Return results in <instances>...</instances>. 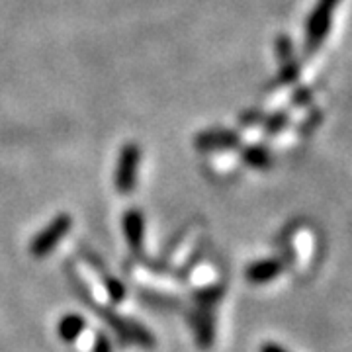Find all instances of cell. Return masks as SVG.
Wrapping results in <instances>:
<instances>
[{
	"label": "cell",
	"instance_id": "obj_5",
	"mask_svg": "<svg viewBox=\"0 0 352 352\" xmlns=\"http://www.w3.org/2000/svg\"><path fill=\"white\" fill-rule=\"evenodd\" d=\"M286 268V263L282 258H263L254 261L245 268V278L252 286H264L276 280Z\"/></svg>",
	"mask_w": 352,
	"mask_h": 352
},
{
	"label": "cell",
	"instance_id": "obj_3",
	"mask_svg": "<svg viewBox=\"0 0 352 352\" xmlns=\"http://www.w3.org/2000/svg\"><path fill=\"white\" fill-rule=\"evenodd\" d=\"M339 0H319L307 20V50L314 53L327 38L331 30V14Z\"/></svg>",
	"mask_w": 352,
	"mask_h": 352
},
{
	"label": "cell",
	"instance_id": "obj_13",
	"mask_svg": "<svg viewBox=\"0 0 352 352\" xmlns=\"http://www.w3.org/2000/svg\"><path fill=\"white\" fill-rule=\"evenodd\" d=\"M276 47H278V57H280V61H282V63H286V61H292V59H294L292 41H289L286 36H280V38H278Z\"/></svg>",
	"mask_w": 352,
	"mask_h": 352
},
{
	"label": "cell",
	"instance_id": "obj_7",
	"mask_svg": "<svg viewBox=\"0 0 352 352\" xmlns=\"http://www.w3.org/2000/svg\"><path fill=\"white\" fill-rule=\"evenodd\" d=\"M194 335L198 340V346L201 351H208L214 346L215 329H214V314L212 307H201L194 319Z\"/></svg>",
	"mask_w": 352,
	"mask_h": 352
},
{
	"label": "cell",
	"instance_id": "obj_9",
	"mask_svg": "<svg viewBox=\"0 0 352 352\" xmlns=\"http://www.w3.org/2000/svg\"><path fill=\"white\" fill-rule=\"evenodd\" d=\"M243 163L249 164L251 168H268L272 163V155L264 145H249L243 151Z\"/></svg>",
	"mask_w": 352,
	"mask_h": 352
},
{
	"label": "cell",
	"instance_id": "obj_2",
	"mask_svg": "<svg viewBox=\"0 0 352 352\" xmlns=\"http://www.w3.org/2000/svg\"><path fill=\"white\" fill-rule=\"evenodd\" d=\"M73 227V217L69 214H59L51 219L47 226L39 231L38 235L30 243V254L34 258H45L51 252L55 251V247L65 239V235L71 231Z\"/></svg>",
	"mask_w": 352,
	"mask_h": 352
},
{
	"label": "cell",
	"instance_id": "obj_11",
	"mask_svg": "<svg viewBox=\"0 0 352 352\" xmlns=\"http://www.w3.org/2000/svg\"><path fill=\"white\" fill-rule=\"evenodd\" d=\"M286 126H288V113L276 112V113H272V116H268V118L264 120L263 127L268 135H276V133H280V131H282Z\"/></svg>",
	"mask_w": 352,
	"mask_h": 352
},
{
	"label": "cell",
	"instance_id": "obj_14",
	"mask_svg": "<svg viewBox=\"0 0 352 352\" xmlns=\"http://www.w3.org/2000/svg\"><path fill=\"white\" fill-rule=\"evenodd\" d=\"M94 352H113L112 342H110V339H108L104 333H98V335H96V340H94Z\"/></svg>",
	"mask_w": 352,
	"mask_h": 352
},
{
	"label": "cell",
	"instance_id": "obj_10",
	"mask_svg": "<svg viewBox=\"0 0 352 352\" xmlns=\"http://www.w3.org/2000/svg\"><path fill=\"white\" fill-rule=\"evenodd\" d=\"M104 288L108 292V296H110V300L113 303H122L124 302V298H126V286L118 280V278L108 276L106 272H104Z\"/></svg>",
	"mask_w": 352,
	"mask_h": 352
},
{
	"label": "cell",
	"instance_id": "obj_1",
	"mask_svg": "<svg viewBox=\"0 0 352 352\" xmlns=\"http://www.w3.org/2000/svg\"><path fill=\"white\" fill-rule=\"evenodd\" d=\"M139 163H141V149L138 143H126L120 151L118 163H116V173H113V186L116 192L127 196L138 186Z\"/></svg>",
	"mask_w": 352,
	"mask_h": 352
},
{
	"label": "cell",
	"instance_id": "obj_16",
	"mask_svg": "<svg viewBox=\"0 0 352 352\" xmlns=\"http://www.w3.org/2000/svg\"><path fill=\"white\" fill-rule=\"evenodd\" d=\"M258 352H288L282 344H278V342H272V340H268V342H264L263 346H261V351Z\"/></svg>",
	"mask_w": 352,
	"mask_h": 352
},
{
	"label": "cell",
	"instance_id": "obj_8",
	"mask_svg": "<svg viewBox=\"0 0 352 352\" xmlns=\"http://www.w3.org/2000/svg\"><path fill=\"white\" fill-rule=\"evenodd\" d=\"M87 329V319L80 314H67L59 319L57 335L63 342H75Z\"/></svg>",
	"mask_w": 352,
	"mask_h": 352
},
{
	"label": "cell",
	"instance_id": "obj_12",
	"mask_svg": "<svg viewBox=\"0 0 352 352\" xmlns=\"http://www.w3.org/2000/svg\"><path fill=\"white\" fill-rule=\"evenodd\" d=\"M300 75V67L296 65V61L292 59V61H286V63H282V69H280V80L284 82V85H288V82H294L296 78Z\"/></svg>",
	"mask_w": 352,
	"mask_h": 352
},
{
	"label": "cell",
	"instance_id": "obj_4",
	"mask_svg": "<svg viewBox=\"0 0 352 352\" xmlns=\"http://www.w3.org/2000/svg\"><path fill=\"white\" fill-rule=\"evenodd\" d=\"M241 145V138L233 129H206L194 138V147L200 151H226V149H237Z\"/></svg>",
	"mask_w": 352,
	"mask_h": 352
},
{
	"label": "cell",
	"instance_id": "obj_15",
	"mask_svg": "<svg viewBox=\"0 0 352 352\" xmlns=\"http://www.w3.org/2000/svg\"><path fill=\"white\" fill-rule=\"evenodd\" d=\"M314 98V94H311V90L309 88H300L298 92H296V96H294V106H305V104H309Z\"/></svg>",
	"mask_w": 352,
	"mask_h": 352
},
{
	"label": "cell",
	"instance_id": "obj_6",
	"mask_svg": "<svg viewBox=\"0 0 352 352\" xmlns=\"http://www.w3.org/2000/svg\"><path fill=\"white\" fill-rule=\"evenodd\" d=\"M122 229L126 235L127 247L131 249V252H141L143 249V237H145V217L139 212L138 208H131L124 214L122 219Z\"/></svg>",
	"mask_w": 352,
	"mask_h": 352
}]
</instances>
